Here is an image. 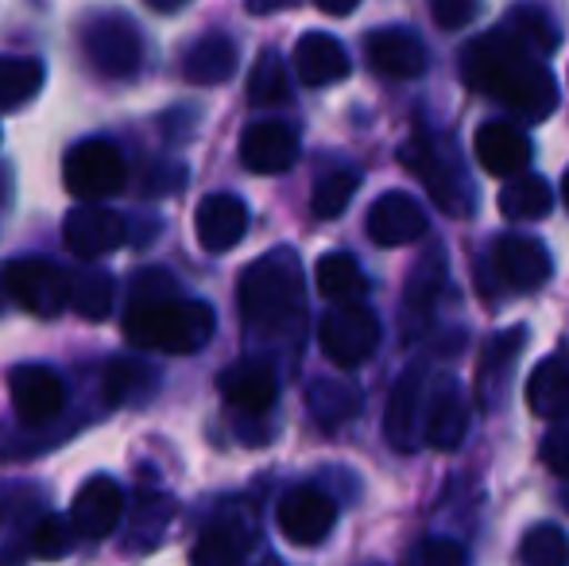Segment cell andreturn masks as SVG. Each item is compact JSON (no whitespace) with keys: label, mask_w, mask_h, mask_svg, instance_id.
Returning a JSON list of instances; mask_svg holds the SVG:
<instances>
[{"label":"cell","mask_w":569,"mask_h":566,"mask_svg":"<svg viewBox=\"0 0 569 566\" xmlns=\"http://www.w3.org/2000/svg\"><path fill=\"white\" fill-rule=\"evenodd\" d=\"M461 78L469 90L492 98L516 121L539 125L558 109V86L542 67V54L519 43L508 28L472 39L461 51Z\"/></svg>","instance_id":"1"},{"label":"cell","mask_w":569,"mask_h":566,"mask_svg":"<svg viewBox=\"0 0 569 566\" xmlns=\"http://www.w3.org/2000/svg\"><path fill=\"white\" fill-rule=\"evenodd\" d=\"M120 330L136 349H159L171 357L198 354L213 338V307L202 299H179L171 276L151 268L136 276Z\"/></svg>","instance_id":"2"},{"label":"cell","mask_w":569,"mask_h":566,"mask_svg":"<svg viewBox=\"0 0 569 566\" xmlns=\"http://www.w3.org/2000/svg\"><path fill=\"white\" fill-rule=\"evenodd\" d=\"M240 315L248 330L263 338H283L302 326V265L291 249H276L244 268L240 276Z\"/></svg>","instance_id":"3"},{"label":"cell","mask_w":569,"mask_h":566,"mask_svg":"<svg viewBox=\"0 0 569 566\" xmlns=\"http://www.w3.org/2000/svg\"><path fill=\"white\" fill-rule=\"evenodd\" d=\"M399 159H403L407 171L430 190V198H435L446 214H457V218L472 214V182H469V175L457 167V151L442 148V143L430 140L427 132H415V137L399 148Z\"/></svg>","instance_id":"4"},{"label":"cell","mask_w":569,"mask_h":566,"mask_svg":"<svg viewBox=\"0 0 569 566\" xmlns=\"http://www.w3.org/2000/svg\"><path fill=\"white\" fill-rule=\"evenodd\" d=\"M0 291L36 318H54L70 307V276L47 257H16L0 272Z\"/></svg>","instance_id":"5"},{"label":"cell","mask_w":569,"mask_h":566,"mask_svg":"<svg viewBox=\"0 0 569 566\" xmlns=\"http://www.w3.org/2000/svg\"><path fill=\"white\" fill-rule=\"evenodd\" d=\"M124 175L128 171L120 148L101 137L78 140L62 159V179L78 202H101V198L117 195L124 187Z\"/></svg>","instance_id":"6"},{"label":"cell","mask_w":569,"mask_h":566,"mask_svg":"<svg viewBox=\"0 0 569 566\" xmlns=\"http://www.w3.org/2000/svg\"><path fill=\"white\" fill-rule=\"evenodd\" d=\"M318 341L338 369H360L380 346V318L360 307V299L338 302V310H330L318 326Z\"/></svg>","instance_id":"7"},{"label":"cell","mask_w":569,"mask_h":566,"mask_svg":"<svg viewBox=\"0 0 569 566\" xmlns=\"http://www.w3.org/2000/svg\"><path fill=\"white\" fill-rule=\"evenodd\" d=\"M82 51L86 59L93 62V70H101L106 78H128L136 75L143 59V43L140 31H136L132 20L117 12L93 16L90 23L82 28Z\"/></svg>","instance_id":"8"},{"label":"cell","mask_w":569,"mask_h":566,"mask_svg":"<svg viewBox=\"0 0 569 566\" xmlns=\"http://www.w3.org/2000/svg\"><path fill=\"white\" fill-rule=\"evenodd\" d=\"M276 524L295 547H318L338 524V505L318 485H295L276 508Z\"/></svg>","instance_id":"9"},{"label":"cell","mask_w":569,"mask_h":566,"mask_svg":"<svg viewBox=\"0 0 569 566\" xmlns=\"http://www.w3.org/2000/svg\"><path fill=\"white\" fill-rule=\"evenodd\" d=\"M8 396H12L16 419L28 427H43L59 419L62 404H67V388H62L59 373L47 365H16L8 373Z\"/></svg>","instance_id":"10"},{"label":"cell","mask_w":569,"mask_h":566,"mask_svg":"<svg viewBox=\"0 0 569 566\" xmlns=\"http://www.w3.org/2000/svg\"><path fill=\"white\" fill-rule=\"evenodd\" d=\"M62 237H67V249L82 260H98V257H109L124 245L128 237V226L124 218L113 210H106L101 202H82L67 214L62 221Z\"/></svg>","instance_id":"11"},{"label":"cell","mask_w":569,"mask_h":566,"mask_svg":"<svg viewBox=\"0 0 569 566\" xmlns=\"http://www.w3.org/2000/svg\"><path fill=\"white\" fill-rule=\"evenodd\" d=\"M492 272L508 291H535L550 280L555 260H550L547 245L535 237H496L492 245Z\"/></svg>","instance_id":"12"},{"label":"cell","mask_w":569,"mask_h":566,"mask_svg":"<svg viewBox=\"0 0 569 566\" xmlns=\"http://www.w3.org/2000/svg\"><path fill=\"white\" fill-rule=\"evenodd\" d=\"M368 237H372L380 249H403V245H415L427 237V214L403 190H388L380 195L372 206H368Z\"/></svg>","instance_id":"13"},{"label":"cell","mask_w":569,"mask_h":566,"mask_svg":"<svg viewBox=\"0 0 569 566\" xmlns=\"http://www.w3.org/2000/svg\"><path fill=\"white\" fill-rule=\"evenodd\" d=\"M365 59L380 78H399V82H407V78H419L422 70H427L430 54L411 28H376L372 36L365 39Z\"/></svg>","instance_id":"14"},{"label":"cell","mask_w":569,"mask_h":566,"mask_svg":"<svg viewBox=\"0 0 569 566\" xmlns=\"http://www.w3.org/2000/svg\"><path fill=\"white\" fill-rule=\"evenodd\" d=\"M124 516V489L113 477L98 474L78 489L74 508H70V524H74V536L82 539H106L113 536V528Z\"/></svg>","instance_id":"15"},{"label":"cell","mask_w":569,"mask_h":566,"mask_svg":"<svg viewBox=\"0 0 569 566\" xmlns=\"http://www.w3.org/2000/svg\"><path fill=\"white\" fill-rule=\"evenodd\" d=\"M472 148H477V163L485 167L488 175H496V179H511V175L527 171V167H531V156H535L531 137H527L516 121L480 125Z\"/></svg>","instance_id":"16"},{"label":"cell","mask_w":569,"mask_h":566,"mask_svg":"<svg viewBox=\"0 0 569 566\" xmlns=\"http://www.w3.org/2000/svg\"><path fill=\"white\" fill-rule=\"evenodd\" d=\"M218 388L229 408H237L240 416H263L279 396L276 369L268 361H260V357H244V361L229 365L218 377Z\"/></svg>","instance_id":"17"},{"label":"cell","mask_w":569,"mask_h":566,"mask_svg":"<svg viewBox=\"0 0 569 566\" xmlns=\"http://www.w3.org/2000/svg\"><path fill=\"white\" fill-rule=\"evenodd\" d=\"M527 338H531L527 326H511V330H500L488 338L485 357H480V365H477V400L485 411L500 408L503 388H508V377L516 373L519 357H523Z\"/></svg>","instance_id":"18"},{"label":"cell","mask_w":569,"mask_h":566,"mask_svg":"<svg viewBox=\"0 0 569 566\" xmlns=\"http://www.w3.org/2000/svg\"><path fill=\"white\" fill-rule=\"evenodd\" d=\"M299 159V132L283 121L248 125L240 137V163L252 175H283Z\"/></svg>","instance_id":"19"},{"label":"cell","mask_w":569,"mask_h":566,"mask_svg":"<svg viewBox=\"0 0 569 566\" xmlns=\"http://www.w3.org/2000/svg\"><path fill=\"white\" fill-rule=\"evenodd\" d=\"M194 234L206 252H229L248 234V206L237 195H206L194 210Z\"/></svg>","instance_id":"20"},{"label":"cell","mask_w":569,"mask_h":566,"mask_svg":"<svg viewBox=\"0 0 569 566\" xmlns=\"http://www.w3.org/2000/svg\"><path fill=\"white\" fill-rule=\"evenodd\" d=\"M295 75H299L302 86H338L345 78L352 75V62H349V51L341 47V39L326 36V31H307V36L295 43Z\"/></svg>","instance_id":"21"},{"label":"cell","mask_w":569,"mask_h":566,"mask_svg":"<svg viewBox=\"0 0 569 566\" xmlns=\"http://www.w3.org/2000/svg\"><path fill=\"white\" fill-rule=\"evenodd\" d=\"M422 380H427V369L411 365V369L396 380V393H391V400H388V416H383V435L403 454L415 450L422 435Z\"/></svg>","instance_id":"22"},{"label":"cell","mask_w":569,"mask_h":566,"mask_svg":"<svg viewBox=\"0 0 569 566\" xmlns=\"http://www.w3.org/2000/svg\"><path fill=\"white\" fill-rule=\"evenodd\" d=\"M465 435H469V404H465V393L453 380H442L427 411V443L435 450L450 454L465 443Z\"/></svg>","instance_id":"23"},{"label":"cell","mask_w":569,"mask_h":566,"mask_svg":"<svg viewBox=\"0 0 569 566\" xmlns=\"http://www.w3.org/2000/svg\"><path fill=\"white\" fill-rule=\"evenodd\" d=\"M527 408L539 419H569V357L555 354L535 365L527 380Z\"/></svg>","instance_id":"24"},{"label":"cell","mask_w":569,"mask_h":566,"mask_svg":"<svg viewBox=\"0 0 569 566\" xmlns=\"http://www.w3.org/2000/svg\"><path fill=\"white\" fill-rule=\"evenodd\" d=\"M442 287H446V265H442V252H435V257L422 260V265L411 272V280H407V295H403V334L407 338L427 330Z\"/></svg>","instance_id":"25"},{"label":"cell","mask_w":569,"mask_h":566,"mask_svg":"<svg viewBox=\"0 0 569 566\" xmlns=\"http://www.w3.org/2000/svg\"><path fill=\"white\" fill-rule=\"evenodd\" d=\"M240 51L229 36H202L182 59V75L194 86H221L237 75Z\"/></svg>","instance_id":"26"},{"label":"cell","mask_w":569,"mask_h":566,"mask_svg":"<svg viewBox=\"0 0 569 566\" xmlns=\"http://www.w3.org/2000/svg\"><path fill=\"white\" fill-rule=\"evenodd\" d=\"M496 206H500V214L508 221H539L550 214V206H555V190H550V182L542 179V175H511V182L500 190V198H496Z\"/></svg>","instance_id":"27"},{"label":"cell","mask_w":569,"mask_h":566,"mask_svg":"<svg viewBox=\"0 0 569 566\" xmlns=\"http://www.w3.org/2000/svg\"><path fill=\"white\" fill-rule=\"evenodd\" d=\"M248 544H252V524L221 516V520H213L210 528L202 532V539H198V547H194V563H210V566L237 563V559H244Z\"/></svg>","instance_id":"28"},{"label":"cell","mask_w":569,"mask_h":566,"mask_svg":"<svg viewBox=\"0 0 569 566\" xmlns=\"http://www.w3.org/2000/svg\"><path fill=\"white\" fill-rule=\"evenodd\" d=\"M315 284H318V291H322V299H330V302H352L368 291L365 272H360V265L349 252H326L315 268Z\"/></svg>","instance_id":"29"},{"label":"cell","mask_w":569,"mask_h":566,"mask_svg":"<svg viewBox=\"0 0 569 566\" xmlns=\"http://www.w3.org/2000/svg\"><path fill=\"white\" fill-rule=\"evenodd\" d=\"M307 400H310V411H315L318 427H326V430L345 427L360 411V393L349 380H315Z\"/></svg>","instance_id":"30"},{"label":"cell","mask_w":569,"mask_h":566,"mask_svg":"<svg viewBox=\"0 0 569 566\" xmlns=\"http://www.w3.org/2000/svg\"><path fill=\"white\" fill-rule=\"evenodd\" d=\"M39 90H43V62L12 59V54L0 59V109L28 106Z\"/></svg>","instance_id":"31"},{"label":"cell","mask_w":569,"mask_h":566,"mask_svg":"<svg viewBox=\"0 0 569 566\" xmlns=\"http://www.w3.org/2000/svg\"><path fill=\"white\" fill-rule=\"evenodd\" d=\"M70 307L82 318H106L113 310V276L106 268H86L70 276Z\"/></svg>","instance_id":"32"},{"label":"cell","mask_w":569,"mask_h":566,"mask_svg":"<svg viewBox=\"0 0 569 566\" xmlns=\"http://www.w3.org/2000/svg\"><path fill=\"white\" fill-rule=\"evenodd\" d=\"M500 28H508L511 36L531 47L535 54H555L558 43H562V31H558V23L550 20L542 8H516Z\"/></svg>","instance_id":"33"},{"label":"cell","mask_w":569,"mask_h":566,"mask_svg":"<svg viewBox=\"0 0 569 566\" xmlns=\"http://www.w3.org/2000/svg\"><path fill=\"white\" fill-rule=\"evenodd\" d=\"M248 98L252 106H283L291 98V82H287V67L279 59V51H263L252 67V78H248Z\"/></svg>","instance_id":"34"},{"label":"cell","mask_w":569,"mask_h":566,"mask_svg":"<svg viewBox=\"0 0 569 566\" xmlns=\"http://www.w3.org/2000/svg\"><path fill=\"white\" fill-rule=\"evenodd\" d=\"M357 182H360L357 171H345V167L322 175V179L315 182V195H310V214L322 221L341 218V214L349 210L352 195H357Z\"/></svg>","instance_id":"35"},{"label":"cell","mask_w":569,"mask_h":566,"mask_svg":"<svg viewBox=\"0 0 569 566\" xmlns=\"http://www.w3.org/2000/svg\"><path fill=\"white\" fill-rule=\"evenodd\" d=\"M519 563L527 566H562L569 563V536L558 524H539L519 544Z\"/></svg>","instance_id":"36"},{"label":"cell","mask_w":569,"mask_h":566,"mask_svg":"<svg viewBox=\"0 0 569 566\" xmlns=\"http://www.w3.org/2000/svg\"><path fill=\"white\" fill-rule=\"evenodd\" d=\"M31 555L39 559H62L74 547V524H67V516H43V520L31 528Z\"/></svg>","instance_id":"37"},{"label":"cell","mask_w":569,"mask_h":566,"mask_svg":"<svg viewBox=\"0 0 569 566\" xmlns=\"http://www.w3.org/2000/svg\"><path fill=\"white\" fill-rule=\"evenodd\" d=\"M151 380V373L143 369L140 361H128V357H120L106 369V400L109 404H124L128 396H136L143 385Z\"/></svg>","instance_id":"38"},{"label":"cell","mask_w":569,"mask_h":566,"mask_svg":"<svg viewBox=\"0 0 569 566\" xmlns=\"http://www.w3.org/2000/svg\"><path fill=\"white\" fill-rule=\"evenodd\" d=\"M465 559H469V555H465L461 544H453V539H438V536L407 552V563H422V566H461Z\"/></svg>","instance_id":"39"},{"label":"cell","mask_w":569,"mask_h":566,"mask_svg":"<svg viewBox=\"0 0 569 566\" xmlns=\"http://www.w3.org/2000/svg\"><path fill=\"white\" fill-rule=\"evenodd\" d=\"M430 16L442 31H461L480 16V0H430Z\"/></svg>","instance_id":"40"},{"label":"cell","mask_w":569,"mask_h":566,"mask_svg":"<svg viewBox=\"0 0 569 566\" xmlns=\"http://www.w3.org/2000/svg\"><path fill=\"white\" fill-rule=\"evenodd\" d=\"M542 461L558 477H569V419H558V427L542 438Z\"/></svg>","instance_id":"41"},{"label":"cell","mask_w":569,"mask_h":566,"mask_svg":"<svg viewBox=\"0 0 569 566\" xmlns=\"http://www.w3.org/2000/svg\"><path fill=\"white\" fill-rule=\"evenodd\" d=\"M318 8H322L326 16H349L352 8L360 4V0H315Z\"/></svg>","instance_id":"42"},{"label":"cell","mask_w":569,"mask_h":566,"mask_svg":"<svg viewBox=\"0 0 569 566\" xmlns=\"http://www.w3.org/2000/svg\"><path fill=\"white\" fill-rule=\"evenodd\" d=\"M283 4H295V0H248V12L263 16V12H276V8H283Z\"/></svg>","instance_id":"43"},{"label":"cell","mask_w":569,"mask_h":566,"mask_svg":"<svg viewBox=\"0 0 569 566\" xmlns=\"http://www.w3.org/2000/svg\"><path fill=\"white\" fill-rule=\"evenodd\" d=\"M148 4H156L159 12H174V4H179V0H148Z\"/></svg>","instance_id":"44"},{"label":"cell","mask_w":569,"mask_h":566,"mask_svg":"<svg viewBox=\"0 0 569 566\" xmlns=\"http://www.w3.org/2000/svg\"><path fill=\"white\" fill-rule=\"evenodd\" d=\"M562 198H566V206H569V171H566V179H562Z\"/></svg>","instance_id":"45"},{"label":"cell","mask_w":569,"mask_h":566,"mask_svg":"<svg viewBox=\"0 0 569 566\" xmlns=\"http://www.w3.org/2000/svg\"><path fill=\"white\" fill-rule=\"evenodd\" d=\"M0 524H4V493H0Z\"/></svg>","instance_id":"46"}]
</instances>
